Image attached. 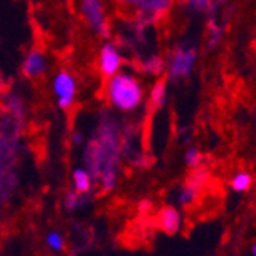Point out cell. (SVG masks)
<instances>
[{
    "mask_svg": "<svg viewBox=\"0 0 256 256\" xmlns=\"http://www.w3.org/2000/svg\"><path fill=\"white\" fill-rule=\"evenodd\" d=\"M156 224L166 235H175L182 226L181 212L174 206H164L156 215Z\"/></svg>",
    "mask_w": 256,
    "mask_h": 256,
    "instance_id": "obj_6",
    "label": "cell"
},
{
    "mask_svg": "<svg viewBox=\"0 0 256 256\" xmlns=\"http://www.w3.org/2000/svg\"><path fill=\"white\" fill-rule=\"evenodd\" d=\"M195 58H196L195 51H192V50H178L170 58L169 74L174 78H181V77L189 76L194 64H195Z\"/></svg>",
    "mask_w": 256,
    "mask_h": 256,
    "instance_id": "obj_4",
    "label": "cell"
},
{
    "mask_svg": "<svg viewBox=\"0 0 256 256\" xmlns=\"http://www.w3.org/2000/svg\"><path fill=\"white\" fill-rule=\"evenodd\" d=\"M198 195H200L198 190L192 189L190 186H188V184H184L182 188H181V190H180V194H178V202L181 206H184V207L186 206H190L192 202L196 201Z\"/></svg>",
    "mask_w": 256,
    "mask_h": 256,
    "instance_id": "obj_13",
    "label": "cell"
},
{
    "mask_svg": "<svg viewBox=\"0 0 256 256\" xmlns=\"http://www.w3.org/2000/svg\"><path fill=\"white\" fill-rule=\"evenodd\" d=\"M106 97L115 109L132 112L143 102V88L136 77L120 71L108 78Z\"/></svg>",
    "mask_w": 256,
    "mask_h": 256,
    "instance_id": "obj_1",
    "label": "cell"
},
{
    "mask_svg": "<svg viewBox=\"0 0 256 256\" xmlns=\"http://www.w3.org/2000/svg\"><path fill=\"white\" fill-rule=\"evenodd\" d=\"M201 160H202V155H201V152L196 148H190V149L186 150L184 161H186V164H188L190 169L198 168L201 164Z\"/></svg>",
    "mask_w": 256,
    "mask_h": 256,
    "instance_id": "obj_14",
    "label": "cell"
},
{
    "mask_svg": "<svg viewBox=\"0 0 256 256\" xmlns=\"http://www.w3.org/2000/svg\"><path fill=\"white\" fill-rule=\"evenodd\" d=\"M82 10L89 26L98 34H104L108 26H106L102 0H82Z\"/></svg>",
    "mask_w": 256,
    "mask_h": 256,
    "instance_id": "obj_5",
    "label": "cell"
},
{
    "mask_svg": "<svg viewBox=\"0 0 256 256\" xmlns=\"http://www.w3.org/2000/svg\"><path fill=\"white\" fill-rule=\"evenodd\" d=\"M150 66V69H152V71L156 74V72H160L161 71V68H162V62L160 60V58H154L152 62H149L148 63V68Z\"/></svg>",
    "mask_w": 256,
    "mask_h": 256,
    "instance_id": "obj_17",
    "label": "cell"
},
{
    "mask_svg": "<svg viewBox=\"0 0 256 256\" xmlns=\"http://www.w3.org/2000/svg\"><path fill=\"white\" fill-rule=\"evenodd\" d=\"M23 74L30 78L38 77L46 69V58L40 51H31L23 62Z\"/></svg>",
    "mask_w": 256,
    "mask_h": 256,
    "instance_id": "obj_7",
    "label": "cell"
},
{
    "mask_svg": "<svg viewBox=\"0 0 256 256\" xmlns=\"http://www.w3.org/2000/svg\"><path fill=\"white\" fill-rule=\"evenodd\" d=\"M54 94L57 97V104L60 109H71L77 96V82L69 71H60L52 82Z\"/></svg>",
    "mask_w": 256,
    "mask_h": 256,
    "instance_id": "obj_2",
    "label": "cell"
},
{
    "mask_svg": "<svg viewBox=\"0 0 256 256\" xmlns=\"http://www.w3.org/2000/svg\"><path fill=\"white\" fill-rule=\"evenodd\" d=\"M253 186V176L246 172V170H240L236 172L234 176L230 178V188L232 190H235L238 194H246L252 189Z\"/></svg>",
    "mask_w": 256,
    "mask_h": 256,
    "instance_id": "obj_9",
    "label": "cell"
},
{
    "mask_svg": "<svg viewBox=\"0 0 256 256\" xmlns=\"http://www.w3.org/2000/svg\"><path fill=\"white\" fill-rule=\"evenodd\" d=\"M44 244L51 252L54 253H62L64 250V238L56 230H51L44 236Z\"/></svg>",
    "mask_w": 256,
    "mask_h": 256,
    "instance_id": "obj_11",
    "label": "cell"
},
{
    "mask_svg": "<svg viewBox=\"0 0 256 256\" xmlns=\"http://www.w3.org/2000/svg\"><path fill=\"white\" fill-rule=\"evenodd\" d=\"M208 180H210V175H208V170L206 168H195L194 169V174L188 178V181H186V184L190 186L192 189L201 192L202 188H206V184L208 182Z\"/></svg>",
    "mask_w": 256,
    "mask_h": 256,
    "instance_id": "obj_10",
    "label": "cell"
},
{
    "mask_svg": "<svg viewBox=\"0 0 256 256\" xmlns=\"http://www.w3.org/2000/svg\"><path fill=\"white\" fill-rule=\"evenodd\" d=\"M98 69L104 78H110L122 69V56L112 43L102 46L98 52Z\"/></svg>",
    "mask_w": 256,
    "mask_h": 256,
    "instance_id": "obj_3",
    "label": "cell"
},
{
    "mask_svg": "<svg viewBox=\"0 0 256 256\" xmlns=\"http://www.w3.org/2000/svg\"><path fill=\"white\" fill-rule=\"evenodd\" d=\"M190 6H194L195 10H200V11H204L210 6V0H186Z\"/></svg>",
    "mask_w": 256,
    "mask_h": 256,
    "instance_id": "obj_16",
    "label": "cell"
},
{
    "mask_svg": "<svg viewBox=\"0 0 256 256\" xmlns=\"http://www.w3.org/2000/svg\"><path fill=\"white\" fill-rule=\"evenodd\" d=\"M252 254H253V256H256V242L252 246Z\"/></svg>",
    "mask_w": 256,
    "mask_h": 256,
    "instance_id": "obj_18",
    "label": "cell"
},
{
    "mask_svg": "<svg viewBox=\"0 0 256 256\" xmlns=\"http://www.w3.org/2000/svg\"><path fill=\"white\" fill-rule=\"evenodd\" d=\"M166 100V83L164 82H156L155 86L150 90V103L155 108H161Z\"/></svg>",
    "mask_w": 256,
    "mask_h": 256,
    "instance_id": "obj_12",
    "label": "cell"
},
{
    "mask_svg": "<svg viewBox=\"0 0 256 256\" xmlns=\"http://www.w3.org/2000/svg\"><path fill=\"white\" fill-rule=\"evenodd\" d=\"M80 198H82V195H78L76 190L68 192V194H66V196H64L63 204H64V207L68 208V210H76V208L78 207V201H80Z\"/></svg>",
    "mask_w": 256,
    "mask_h": 256,
    "instance_id": "obj_15",
    "label": "cell"
},
{
    "mask_svg": "<svg viewBox=\"0 0 256 256\" xmlns=\"http://www.w3.org/2000/svg\"><path fill=\"white\" fill-rule=\"evenodd\" d=\"M72 186L78 195H88L94 188V176L86 168H76L72 170Z\"/></svg>",
    "mask_w": 256,
    "mask_h": 256,
    "instance_id": "obj_8",
    "label": "cell"
}]
</instances>
